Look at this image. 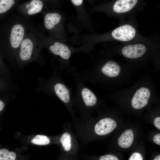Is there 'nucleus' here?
Segmentation results:
<instances>
[{
	"label": "nucleus",
	"mask_w": 160,
	"mask_h": 160,
	"mask_svg": "<svg viewBox=\"0 0 160 160\" xmlns=\"http://www.w3.org/2000/svg\"><path fill=\"white\" fill-rule=\"evenodd\" d=\"M145 47L142 44L130 45L124 47L121 50L123 55L129 58H136L142 56L145 52Z\"/></svg>",
	"instance_id": "nucleus-4"
},
{
	"label": "nucleus",
	"mask_w": 160,
	"mask_h": 160,
	"mask_svg": "<svg viewBox=\"0 0 160 160\" xmlns=\"http://www.w3.org/2000/svg\"><path fill=\"white\" fill-rule=\"evenodd\" d=\"M61 19L60 15L58 13L55 12L47 13L44 19L45 27L48 29H52L59 22Z\"/></svg>",
	"instance_id": "nucleus-13"
},
{
	"label": "nucleus",
	"mask_w": 160,
	"mask_h": 160,
	"mask_svg": "<svg viewBox=\"0 0 160 160\" xmlns=\"http://www.w3.org/2000/svg\"><path fill=\"white\" fill-rule=\"evenodd\" d=\"M59 141L61 147L66 152H70L73 148L77 147L73 134L69 130L63 131L60 137Z\"/></svg>",
	"instance_id": "nucleus-5"
},
{
	"label": "nucleus",
	"mask_w": 160,
	"mask_h": 160,
	"mask_svg": "<svg viewBox=\"0 0 160 160\" xmlns=\"http://www.w3.org/2000/svg\"><path fill=\"white\" fill-rule=\"evenodd\" d=\"M24 29L21 25L17 24L12 28L10 35V41L12 47L17 48L20 45L23 40Z\"/></svg>",
	"instance_id": "nucleus-6"
},
{
	"label": "nucleus",
	"mask_w": 160,
	"mask_h": 160,
	"mask_svg": "<svg viewBox=\"0 0 160 160\" xmlns=\"http://www.w3.org/2000/svg\"><path fill=\"white\" fill-rule=\"evenodd\" d=\"M50 51L54 54L60 56L63 59L67 60L70 57L71 52L69 48L65 44L56 42L50 47Z\"/></svg>",
	"instance_id": "nucleus-8"
},
{
	"label": "nucleus",
	"mask_w": 160,
	"mask_h": 160,
	"mask_svg": "<svg viewBox=\"0 0 160 160\" xmlns=\"http://www.w3.org/2000/svg\"><path fill=\"white\" fill-rule=\"evenodd\" d=\"M150 96L149 89L144 87L140 88L136 92L132 99V107L136 109L144 107L147 104Z\"/></svg>",
	"instance_id": "nucleus-3"
},
{
	"label": "nucleus",
	"mask_w": 160,
	"mask_h": 160,
	"mask_svg": "<svg viewBox=\"0 0 160 160\" xmlns=\"http://www.w3.org/2000/svg\"><path fill=\"white\" fill-rule=\"evenodd\" d=\"M33 44L32 41L29 39H23L21 44L19 53L20 60L23 61L28 60L32 55Z\"/></svg>",
	"instance_id": "nucleus-7"
},
{
	"label": "nucleus",
	"mask_w": 160,
	"mask_h": 160,
	"mask_svg": "<svg viewBox=\"0 0 160 160\" xmlns=\"http://www.w3.org/2000/svg\"><path fill=\"white\" fill-rule=\"evenodd\" d=\"M81 94L84 102L87 106H92L96 103V97L89 89L85 88L82 89Z\"/></svg>",
	"instance_id": "nucleus-14"
},
{
	"label": "nucleus",
	"mask_w": 160,
	"mask_h": 160,
	"mask_svg": "<svg viewBox=\"0 0 160 160\" xmlns=\"http://www.w3.org/2000/svg\"><path fill=\"white\" fill-rule=\"evenodd\" d=\"M99 160H119L116 156L112 154H106L101 156Z\"/></svg>",
	"instance_id": "nucleus-19"
},
{
	"label": "nucleus",
	"mask_w": 160,
	"mask_h": 160,
	"mask_svg": "<svg viewBox=\"0 0 160 160\" xmlns=\"http://www.w3.org/2000/svg\"><path fill=\"white\" fill-rule=\"evenodd\" d=\"M43 6L42 2L40 0H33L30 3V7L27 12L29 15L35 14L40 12Z\"/></svg>",
	"instance_id": "nucleus-15"
},
{
	"label": "nucleus",
	"mask_w": 160,
	"mask_h": 160,
	"mask_svg": "<svg viewBox=\"0 0 160 160\" xmlns=\"http://www.w3.org/2000/svg\"><path fill=\"white\" fill-rule=\"evenodd\" d=\"M153 140L156 144L160 145V133L155 135L153 137Z\"/></svg>",
	"instance_id": "nucleus-22"
},
{
	"label": "nucleus",
	"mask_w": 160,
	"mask_h": 160,
	"mask_svg": "<svg viewBox=\"0 0 160 160\" xmlns=\"http://www.w3.org/2000/svg\"><path fill=\"white\" fill-rule=\"evenodd\" d=\"M136 31L135 28L129 25L121 26L112 32L113 37L117 40L127 41L132 39L135 36Z\"/></svg>",
	"instance_id": "nucleus-1"
},
{
	"label": "nucleus",
	"mask_w": 160,
	"mask_h": 160,
	"mask_svg": "<svg viewBox=\"0 0 160 160\" xmlns=\"http://www.w3.org/2000/svg\"><path fill=\"white\" fill-rule=\"evenodd\" d=\"M120 68L116 63L110 61L105 63L102 68V71L103 73L109 77H115L119 74Z\"/></svg>",
	"instance_id": "nucleus-11"
},
{
	"label": "nucleus",
	"mask_w": 160,
	"mask_h": 160,
	"mask_svg": "<svg viewBox=\"0 0 160 160\" xmlns=\"http://www.w3.org/2000/svg\"><path fill=\"white\" fill-rule=\"evenodd\" d=\"M16 153L5 148L0 149V160H15Z\"/></svg>",
	"instance_id": "nucleus-17"
},
{
	"label": "nucleus",
	"mask_w": 160,
	"mask_h": 160,
	"mask_svg": "<svg viewBox=\"0 0 160 160\" xmlns=\"http://www.w3.org/2000/svg\"><path fill=\"white\" fill-rule=\"evenodd\" d=\"M153 160H160V155L156 156Z\"/></svg>",
	"instance_id": "nucleus-25"
},
{
	"label": "nucleus",
	"mask_w": 160,
	"mask_h": 160,
	"mask_svg": "<svg viewBox=\"0 0 160 160\" xmlns=\"http://www.w3.org/2000/svg\"><path fill=\"white\" fill-rule=\"evenodd\" d=\"M142 155L138 152L133 153L130 157L129 160H143Z\"/></svg>",
	"instance_id": "nucleus-20"
},
{
	"label": "nucleus",
	"mask_w": 160,
	"mask_h": 160,
	"mask_svg": "<svg viewBox=\"0 0 160 160\" xmlns=\"http://www.w3.org/2000/svg\"><path fill=\"white\" fill-rule=\"evenodd\" d=\"M4 102L0 100V111H2L4 107Z\"/></svg>",
	"instance_id": "nucleus-24"
},
{
	"label": "nucleus",
	"mask_w": 160,
	"mask_h": 160,
	"mask_svg": "<svg viewBox=\"0 0 160 160\" xmlns=\"http://www.w3.org/2000/svg\"><path fill=\"white\" fill-rule=\"evenodd\" d=\"M155 126L159 130H160V117H158L155 119L154 120Z\"/></svg>",
	"instance_id": "nucleus-21"
},
{
	"label": "nucleus",
	"mask_w": 160,
	"mask_h": 160,
	"mask_svg": "<svg viewBox=\"0 0 160 160\" xmlns=\"http://www.w3.org/2000/svg\"><path fill=\"white\" fill-rule=\"evenodd\" d=\"M15 3L13 0H0V14L8 11Z\"/></svg>",
	"instance_id": "nucleus-18"
},
{
	"label": "nucleus",
	"mask_w": 160,
	"mask_h": 160,
	"mask_svg": "<svg viewBox=\"0 0 160 160\" xmlns=\"http://www.w3.org/2000/svg\"><path fill=\"white\" fill-rule=\"evenodd\" d=\"M54 90L57 95L65 103L70 100V95L66 87L60 83H57L54 86Z\"/></svg>",
	"instance_id": "nucleus-12"
},
{
	"label": "nucleus",
	"mask_w": 160,
	"mask_h": 160,
	"mask_svg": "<svg viewBox=\"0 0 160 160\" xmlns=\"http://www.w3.org/2000/svg\"><path fill=\"white\" fill-rule=\"evenodd\" d=\"M71 1L76 6L81 5L83 1L82 0H72Z\"/></svg>",
	"instance_id": "nucleus-23"
},
{
	"label": "nucleus",
	"mask_w": 160,
	"mask_h": 160,
	"mask_svg": "<svg viewBox=\"0 0 160 160\" xmlns=\"http://www.w3.org/2000/svg\"><path fill=\"white\" fill-rule=\"evenodd\" d=\"M116 126V123L114 120L110 118H105L96 124L94 127V131L97 135H105L111 132Z\"/></svg>",
	"instance_id": "nucleus-2"
},
{
	"label": "nucleus",
	"mask_w": 160,
	"mask_h": 160,
	"mask_svg": "<svg viewBox=\"0 0 160 160\" xmlns=\"http://www.w3.org/2000/svg\"><path fill=\"white\" fill-rule=\"evenodd\" d=\"M33 144L39 145H46L50 143V139L47 136L43 135H37L31 140Z\"/></svg>",
	"instance_id": "nucleus-16"
},
{
	"label": "nucleus",
	"mask_w": 160,
	"mask_h": 160,
	"mask_svg": "<svg viewBox=\"0 0 160 160\" xmlns=\"http://www.w3.org/2000/svg\"><path fill=\"white\" fill-rule=\"evenodd\" d=\"M134 135L132 130L128 129L125 130L120 136L118 144L121 147L127 148L132 144L134 140Z\"/></svg>",
	"instance_id": "nucleus-10"
},
{
	"label": "nucleus",
	"mask_w": 160,
	"mask_h": 160,
	"mask_svg": "<svg viewBox=\"0 0 160 160\" xmlns=\"http://www.w3.org/2000/svg\"><path fill=\"white\" fill-rule=\"evenodd\" d=\"M137 0H119L115 2L113 9L116 12L121 13L129 11L137 3Z\"/></svg>",
	"instance_id": "nucleus-9"
}]
</instances>
